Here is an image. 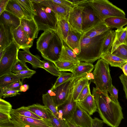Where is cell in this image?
<instances>
[{"mask_svg":"<svg viewBox=\"0 0 127 127\" xmlns=\"http://www.w3.org/2000/svg\"><path fill=\"white\" fill-rule=\"evenodd\" d=\"M85 77L89 81H91L94 79V75L93 72L87 73L85 75Z\"/></svg>","mask_w":127,"mask_h":127,"instance_id":"obj_59","label":"cell"},{"mask_svg":"<svg viewBox=\"0 0 127 127\" xmlns=\"http://www.w3.org/2000/svg\"><path fill=\"white\" fill-rule=\"evenodd\" d=\"M104 123L102 120L97 117H95L93 119L92 127H102Z\"/></svg>","mask_w":127,"mask_h":127,"instance_id":"obj_53","label":"cell"},{"mask_svg":"<svg viewBox=\"0 0 127 127\" xmlns=\"http://www.w3.org/2000/svg\"><path fill=\"white\" fill-rule=\"evenodd\" d=\"M110 30L100 35L91 38L82 33L80 52L76 56L80 62L92 63L101 58L103 45Z\"/></svg>","mask_w":127,"mask_h":127,"instance_id":"obj_2","label":"cell"},{"mask_svg":"<svg viewBox=\"0 0 127 127\" xmlns=\"http://www.w3.org/2000/svg\"><path fill=\"white\" fill-rule=\"evenodd\" d=\"M58 61L77 63H79L80 62L72 50L64 44L62 47L60 55Z\"/></svg>","mask_w":127,"mask_h":127,"instance_id":"obj_25","label":"cell"},{"mask_svg":"<svg viewBox=\"0 0 127 127\" xmlns=\"http://www.w3.org/2000/svg\"><path fill=\"white\" fill-rule=\"evenodd\" d=\"M12 108V105L10 103L0 98V112L10 114Z\"/></svg>","mask_w":127,"mask_h":127,"instance_id":"obj_45","label":"cell"},{"mask_svg":"<svg viewBox=\"0 0 127 127\" xmlns=\"http://www.w3.org/2000/svg\"><path fill=\"white\" fill-rule=\"evenodd\" d=\"M118 90L113 85L108 91L110 95L109 96L110 98L112 100L116 103L119 102L118 100Z\"/></svg>","mask_w":127,"mask_h":127,"instance_id":"obj_49","label":"cell"},{"mask_svg":"<svg viewBox=\"0 0 127 127\" xmlns=\"http://www.w3.org/2000/svg\"><path fill=\"white\" fill-rule=\"evenodd\" d=\"M5 10L15 15L20 19L24 18L23 10L16 0H9Z\"/></svg>","mask_w":127,"mask_h":127,"instance_id":"obj_33","label":"cell"},{"mask_svg":"<svg viewBox=\"0 0 127 127\" xmlns=\"http://www.w3.org/2000/svg\"><path fill=\"white\" fill-rule=\"evenodd\" d=\"M69 26V32L65 43L77 56L80 52L81 38L83 33L74 29L70 25Z\"/></svg>","mask_w":127,"mask_h":127,"instance_id":"obj_15","label":"cell"},{"mask_svg":"<svg viewBox=\"0 0 127 127\" xmlns=\"http://www.w3.org/2000/svg\"><path fill=\"white\" fill-rule=\"evenodd\" d=\"M11 120L18 127H53L50 120H39L20 115L13 111L10 112Z\"/></svg>","mask_w":127,"mask_h":127,"instance_id":"obj_7","label":"cell"},{"mask_svg":"<svg viewBox=\"0 0 127 127\" xmlns=\"http://www.w3.org/2000/svg\"><path fill=\"white\" fill-rule=\"evenodd\" d=\"M88 3L102 21L106 18L112 17L125 18V12L108 0H89Z\"/></svg>","mask_w":127,"mask_h":127,"instance_id":"obj_5","label":"cell"},{"mask_svg":"<svg viewBox=\"0 0 127 127\" xmlns=\"http://www.w3.org/2000/svg\"><path fill=\"white\" fill-rule=\"evenodd\" d=\"M93 73L94 79L91 80L96 88L108 95V91L113 85L109 64L103 59H99L94 66Z\"/></svg>","mask_w":127,"mask_h":127,"instance_id":"obj_4","label":"cell"},{"mask_svg":"<svg viewBox=\"0 0 127 127\" xmlns=\"http://www.w3.org/2000/svg\"><path fill=\"white\" fill-rule=\"evenodd\" d=\"M22 8L24 13V18L30 19L33 18L36 15L31 0H16Z\"/></svg>","mask_w":127,"mask_h":127,"instance_id":"obj_28","label":"cell"},{"mask_svg":"<svg viewBox=\"0 0 127 127\" xmlns=\"http://www.w3.org/2000/svg\"><path fill=\"white\" fill-rule=\"evenodd\" d=\"M0 24L11 31L17 28L21 24V19L4 10L0 15Z\"/></svg>","mask_w":127,"mask_h":127,"instance_id":"obj_16","label":"cell"},{"mask_svg":"<svg viewBox=\"0 0 127 127\" xmlns=\"http://www.w3.org/2000/svg\"><path fill=\"white\" fill-rule=\"evenodd\" d=\"M75 78L69 80L52 90L50 89L48 91L47 93L52 96L57 106L63 104L67 99L73 89Z\"/></svg>","mask_w":127,"mask_h":127,"instance_id":"obj_8","label":"cell"},{"mask_svg":"<svg viewBox=\"0 0 127 127\" xmlns=\"http://www.w3.org/2000/svg\"><path fill=\"white\" fill-rule=\"evenodd\" d=\"M92 92L97 110L104 123L111 127H118L124 118L119 103L115 102L108 95L96 88H93Z\"/></svg>","mask_w":127,"mask_h":127,"instance_id":"obj_1","label":"cell"},{"mask_svg":"<svg viewBox=\"0 0 127 127\" xmlns=\"http://www.w3.org/2000/svg\"><path fill=\"white\" fill-rule=\"evenodd\" d=\"M42 101L44 106L57 118L59 119L58 106L54 102L52 96L48 93L42 95Z\"/></svg>","mask_w":127,"mask_h":127,"instance_id":"obj_34","label":"cell"},{"mask_svg":"<svg viewBox=\"0 0 127 127\" xmlns=\"http://www.w3.org/2000/svg\"><path fill=\"white\" fill-rule=\"evenodd\" d=\"M68 1L71 3L74 6H78L85 2L88 0H68Z\"/></svg>","mask_w":127,"mask_h":127,"instance_id":"obj_56","label":"cell"},{"mask_svg":"<svg viewBox=\"0 0 127 127\" xmlns=\"http://www.w3.org/2000/svg\"><path fill=\"white\" fill-rule=\"evenodd\" d=\"M125 28H126V29L127 30V33L126 38L124 44H125L127 45V26Z\"/></svg>","mask_w":127,"mask_h":127,"instance_id":"obj_63","label":"cell"},{"mask_svg":"<svg viewBox=\"0 0 127 127\" xmlns=\"http://www.w3.org/2000/svg\"><path fill=\"white\" fill-rule=\"evenodd\" d=\"M56 31L49 30L44 31L37 39L36 42L37 49L43 55L48 48L53 37Z\"/></svg>","mask_w":127,"mask_h":127,"instance_id":"obj_19","label":"cell"},{"mask_svg":"<svg viewBox=\"0 0 127 127\" xmlns=\"http://www.w3.org/2000/svg\"><path fill=\"white\" fill-rule=\"evenodd\" d=\"M115 37V31L110 29L103 45L101 51V55L109 51L111 52Z\"/></svg>","mask_w":127,"mask_h":127,"instance_id":"obj_36","label":"cell"},{"mask_svg":"<svg viewBox=\"0 0 127 127\" xmlns=\"http://www.w3.org/2000/svg\"><path fill=\"white\" fill-rule=\"evenodd\" d=\"M110 29L103 22H101L83 32V34L91 38L100 35Z\"/></svg>","mask_w":127,"mask_h":127,"instance_id":"obj_26","label":"cell"},{"mask_svg":"<svg viewBox=\"0 0 127 127\" xmlns=\"http://www.w3.org/2000/svg\"><path fill=\"white\" fill-rule=\"evenodd\" d=\"M26 107L28 110L42 119L50 120L48 109L44 105L35 104Z\"/></svg>","mask_w":127,"mask_h":127,"instance_id":"obj_29","label":"cell"},{"mask_svg":"<svg viewBox=\"0 0 127 127\" xmlns=\"http://www.w3.org/2000/svg\"><path fill=\"white\" fill-rule=\"evenodd\" d=\"M53 2L61 5L69 12L75 6L68 0H51Z\"/></svg>","mask_w":127,"mask_h":127,"instance_id":"obj_48","label":"cell"},{"mask_svg":"<svg viewBox=\"0 0 127 127\" xmlns=\"http://www.w3.org/2000/svg\"><path fill=\"white\" fill-rule=\"evenodd\" d=\"M54 63L60 71H68L72 73L79 63L58 61Z\"/></svg>","mask_w":127,"mask_h":127,"instance_id":"obj_37","label":"cell"},{"mask_svg":"<svg viewBox=\"0 0 127 127\" xmlns=\"http://www.w3.org/2000/svg\"><path fill=\"white\" fill-rule=\"evenodd\" d=\"M69 25L65 19L58 20L55 31L63 42L65 43L69 31Z\"/></svg>","mask_w":127,"mask_h":127,"instance_id":"obj_23","label":"cell"},{"mask_svg":"<svg viewBox=\"0 0 127 127\" xmlns=\"http://www.w3.org/2000/svg\"><path fill=\"white\" fill-rule=\"evenodd\" d=\"M90 84V83H89L85 86L79 95L76 102L83 100L91 93Z\"/></svg>","mask_w":127,"mask_h":127,"instance_id":"obj_47","label":"cell"},{"mask_svg":"<svg viewBox=\"0 0 127 127\" xmlns=\"http://www.w3.org/2000/svg\"><path fill=\"white\" fill-rule=\"evenodd\" d=\"M87 0L80 5L82 12V28L83 32L102 21L96 15Z\"/></svg>","mask_w":127,"mask_h":127,"instance_id":"obj_9","label":"cell"},{"mask_svg":"<svg viewBox=\"0 0 127 127\" xmlns=\"http://www.w3.org/2000/svg\"><path fill=\"white\" fill-rule=\"evenodd\" d=\"M9 0H0V15L5 10Z\"/></svg>","mask_w":127,"mask_h":127,"instance_id":"obj_54","label":"cell"},{"mask_svg":"<svg viewBox=\"0 0 127 127\" xmlns=\"http://www.w3.org/2000/svg\"><path fill=\"white\" fill-rule=\"evenodd\" d=\"M11 119L10 114L0 112V124L8 122Z\"/></svg>","mask_w":127,"mask_h":127,"instance_id":"obj_52","label":"cell"},{"mask_svg":"<svg viewBox=\"0 0 127 127\" xmlns=\"http://www.w3.org/2000/svg\"><path fill=\"white\" fill-rule=\"evenodd\" d=\"M18 91L7 88L1 89L0 88V98L11 97L20 94Z\"/></svg>","mask_w":127,"mask_h":127,"instance_id":"obj_43","label":"cell"},{"mask_svg":"<svg viewBox=\"0 0 127 127\" xmlns=\"http://www.w3.org/2000/svg\"><path fill=\"white\" fill-rule=\"evenodd\" d=\"M18 47L13 40L4 49L3 55L0 60V77L11 73L13 66L19 59Z\"/></svg>","mask_w":127,"mask_h":127,"instance_id":"obj_6","label":"cell"},{"mask_svg":"<svg viewBox=\"0 0 127 127\" xmlns=\"http://www.w3.org/2000/svg\"><path fill=\"white\" fill-rule=\"evenodd\" d=\"M31 1L37 3H40L43 0H31Z\"/></svg>","mask_w":127,"mask_h":127,"instance_id":"obj_62","label":"cell"},{"mask_svg":"<svg viewBox=\"0 0 127 127\" xmlns=\"http://www.w3.org/2000/svg\"><path fill=\"white\" fill-rule=\"evenodd\" d=\"M111 53L122 59L127 61V45L124 44L121 45Z\"/></svg>","mask_w":127,"mask_h":127,"instance_id":"obj_41","label":"cell"},{"mask_svg":"<svg viewBox=\"0 0 127 127\" xmlns=\"http://www.w3.org/2000/svg\"><path fill=\"white\" fill-rule=\"evenodd\" d=\"M29 88V85L27 84H25L21 86L20 88L19 91L20 92H25L28 90Z\"/></svg>","mask_w":127,"mask_h":127,"instance_id":"obj_58","label":"cell"},{"mask_svg":"<svg viewBox=\"0 0 127 127\" xmlns=\"http://www.w3.org/2000/svg\"><path fill=\"white\" fill-rule=\"evenodd\" d=\"M122 69L124 73V74L127 77V63L123 65Z\"/></svg>","mask_w":127,"mask_h":127,"instance_id":"obj_60","label":"cell"},{"mask_svg":"<svg viewBox=\"0 0 127 127\" xmlns=\"http://www.w3.org/2000/svg\"><path fill=\"white\" fill-rule=\"evenodd\" d=\"M20 25L23 27L31 42L37 38L39 31L38 26L34 19H29L24 18L21 19Z\"/></svg>","mask_w":127,"mask_h":127,"instance_id":"obj_17","label":"cell"},{"mask_svg":"<svg viewBox=\"0 0 127 127\" xmlns=\"http://www.w3.org/2000/svg\"><path fill=\"white\" fill-rule=\"evenodd\" d=\"M65 121L66 127H80L77 126L71 119Z\"/></svg>","mask_w":127,"mask_h":127,"instance_id":"obj_57","label":"cell"},{"mask_svg":"<svg viewBox=\"0 0 127 127\" xmlns=\"http://www.w3.org/2000/svg\"><path fill=\"white\" fill-rule=\"evenodd\" d=\"M94 68L92 63L80 62L72 73L74 78H78L91 72Z\"/></svg>","mask_w":127,"mask_h":127,"instance_id":"obj_27","label":"cell"},{"mask_svg":"<svg viewBox=\"0 0 127 127\" xmlns=\"http://www.w3.org/2000/svg\"><path fill=\"white\" fill-rule=\"evenodd\" d=\"M36 73V71H35L29 69L18 72L15 73L21 79V81L23 82L24 79L31 78Z\"/></svg>","mask_w":127,"mask_h":127,"instance_id":"obj_46","label":"cell"},{"mask_svg":"<svg viewBox=\"0 0 127 127\" xmlns=\"http://www.w3.org/2000/svg\"><path fill=\"white\" fill-rule=\"evenodd\" d=\"M85 75L76 78L74 79L73 96L76 101L83 89L89 83V81L86 78Z\"/></svg>","mask_w":127,"mask_h":127,"instance_id":"obj_30","label":"cell"},{"mask_svg":"<svg viewBox=\"0 0 127 127\" xmlns=\"http://www.w3.org/2000/svg\"><path fill=\"white\" fill-rule=\"evenodd\" d=\"M40 3L47 6L54 12L58 21L64 19L67 20L69 12L61 5L51 0H43Z\"/></svg>","mask_w":127,"mask_h":127,"instance_id":"obj_20","label":"cell"},{"mask_svg":"<svg viewBox=\"0 0 127 127\" xmlns=\"http://www.w3.org/2000/svg\"><path fill=\"white\" fill-rule=\"evenodd\" d=\"M12 110L14 112L20 115L37 119H43L28 110L25 106H23L16 109H12Z\"/></svg>","mask_w":127,"mask_h":127,"instance_id":"obj_40","label":"cell"},{"mask_svg":"<svg viewBox=\"0 0 127 127\" xmlns=\"http://www.w3.org/2000/svg\"><path fill=\"white\" fill-rule=\"evenodd\" d=\"M119 78L123 85L125 97L127 99V77L122 74L119 77Z\"/></svg>","mask_w":127,"mask_h":127,"instance_id":"obj_50","label":"cell"},{"mask_svg":"<svg viewBox=\"0 0 127 127\" xmlns=\"http://www.w3.org/2000/svg\"><path fill=\"white\" fill-rule=\"evenodd\" d=\"M93 119L90 115L77 103L75 110L71 119L73 122L80 127H92Z\"/></svg>","mask_w":127,"mask_h":127,"instance_id":"obj_12","label":"cell"},{"mask_svg":"<svg viewBox=\"0 0 127 127\" xmlns=\"http://www.w3.org/2000/svg\"><path fill=\"white\" fill-rule=\"evenodd\" d=\"M21 79L15 73H11L0 77V88L4 89Z\"/></svg>","mask_w":127,"mask_h":127,"instance_id":"obj_35","label":"cell"},{"mask_svg":"<svg viewBox=\"0 0 127 127\" xmlns=\"http://www.w3.org/2000/svg\"><path fill=\"white\" fill-rule=\"evenodd\" d=\"M48 111L51 122L53 127H66L65 121L57 118L48 109Z\"/></svg>","mask_w":127,"mask_h":127,"instance_id":"obj_42","label":"cell"},{"mask_svg":"<svg viewBox=\"0 0 127 127\" xmlns=\"http://www.w3.org/2000/svg\"><path fill=\"white\" fill-rule=\"evenodd\" d=\"M115 37L112 46L111 52L112 53L119 46L124 44L127 33L125 27L117 29L115 31Z\"/></svg>","mask_w":127,"mask_h":127,"instance_id":"obj_32","label":"cell"},{"mask_svg":"<svg viewBox=\"0 0 127 127\" xmlns=\"http://www.w3.org/2000/svg\"><path fill=\"white\" fill-rule=\"evenodd\" d=\"M42 68L45 69L53 75L59 77L61 72L60 71L52 62L42 61Z\"/></svg>","mask_w":127,"mask_h":127,"instance_id":"obj_38","label":"cell"},{"mask_svg":"<svg viewBox=\"0 0 127 127\" xmlns=\"http://www.w3.org/2000/svg\"><path fill=\"white\" fill-rule=\"evenodd\" d=\"M105 61L111 66L118 67L122 69L127 61L122 59L115 56L109 51L101 55V58Z\"/></svg>","mask_w":127,"mask_h":127,"instance_id":"obj_24","label":"cell"},{"mask_svg":"<svg viewBox=\"0 0 127 127\" xmlns=\"http://www.w3.org/2000/svg\"><path fill=\"white\" fill-rule=\"evenodd\" d=\"M0 127H18L11 120L6 122L0 124Z\"/></svg>","mask_w":127,"mask_h":127,"instance_id":"obj_55","label":"cell"},{"mask_svg":"<svg viewBox=\"0 0 127 127\" xmlns=\"http://www.w3.org/2000/svg\"><path fill=\"white\" fill-rule=\"evenodd\" d=\"M73 89L66 101L63 104L58 106L59 119L66 121L72 118L77 104L73 96Z\"/></svg>","mask_w":127,"mask_h":127,"instance_id":"obj_11","label":"cell"},{"mask_svg":"<svg viewBox=\"0 0 127 127\" xmlns=\"http://www.w3.org/2000/svg\"><path fill=\"white\" fill-rule=\"evenodd\" d=\"M74 78L72 73L61 72L60 75L58 77L56 81L50 90H52L57 87L69 80Z\"/></svg>","mask_w":127,"mask_h":127,"instance_id":"obj_39","label":"cell"},{"mask_svg":"<svg viewBox=\"0 0 127 127\" xmlns=\"http://www.w3.org/2000/svg\"><path fill=\"white\" fill-rule=\"evenodd\" d=\"M32 1L36 14L33 19L38 26L39 31L44 32L49 30H55L58 20L54 12L40 3Z\"/></svg>","mask_w":127,"mask_h":127,"instance_id":"obj_3","label":"cell"},{"mask_svg":"<svg viewBox=\"0 0 127 127\" xmlns=\"http://www.w3.org/2000/svg\"><path fill=\"white\" fill-rule=\"evenodd\" d=\"M76 102L90 116L93 115L97 110L95 99L91 93L83 100L77 101Z\"/></svg>","mask_w":127,"mask_h":127,"instance_id":"obj_21","label":"cell"},{"mask_svg":"<svg viewBox=\"0 0 127 127\" xmlns=\"http://www.w3.org/2000/svg\"><path fill=\"white\" fill-rule=\"evenodd\" d=\"M13 40L19 49L30 48L33 45L28 35L20 25L17 28L11 31Z\"/></svg>","mask_w":127,"mask_h":127,"instance_id":"obj_13","label":"cell"},{"mask_svg":"<svg viewBox=\"0 0 127 127\" xmlns=\"http://www.w3.org/2000/svg\"><path fill=\"white\" fill-rule=\"evenodd\" d=\"M13 40L11 31L6 28L3 24H0V51L4 50Z\"/></svg>","mask_w":127,"mask_h":127,"instance_id":"obj_22","label":"cell"},{"mask_svg":"<svg viewBox=\"0 0 127 127\" xmlns=\"http://www.w3.org/2000/svg\"><path fill=\"white\" fill-rule=\"evenodd\" d=\"M29 49H25L23 51L19 50L18 54L19 59L25 63H30L34 68H42V61L38 56L32 54L30 51Z\"/></svg>","mask_w":127,"mask_h":127,"instance_id":"obj_18","label":"cell"},{"mask_svg":"<svg viewBox=\"0 0 127 127\" xmlns=\"http://www.w3.org/2000/svg\"><path fill=\"white\" fill-rule=\"evenodd\" d=\"M22 85V82L20 80L13 83L4 88L11 89L19 91L20 87Z\"/></svg>","mask_w":127,"mask_h":127,"instance_id":"obj_51","label":"cell"},{"mask_svg":"<svg viewBox=\"0 0 127 127\" xmlns=\"http://www.w3.org/2000/svg\"><path fill=\"white\" fill-rule=\"evenodd\" d=\"M67 21L73 29L81 33H83L81 7L80 5L74 6L71 10L68 16Z\"/></svg>","mask_w":127,"mask_h":127,"instance_id":"obj_14","label":"cell"},{"mask_svg":"<svg viewBox=\"0 0 127 127\" xmlns=\"http://www.w3.org/2000/svg\"><path fill=\"white\" fill-rule=\"evenodd\" d=\"M110 29L123 28L127 25V18L118 17H112L105 19L103 21Z\"/></svg>","mask_w":127,"mask_h":127,"instance_id":"obj_31","label":"cell"},{"mask_svg":"<svg viewBox=\"0 0 127 127\" xmlns=\"http://www.w3.org/2000/svg\"><path fill=\"white\" fill-rule=\"evenodd\" d=\"M64 44L56 31L48 48L41 56L46 61L54 63L58 61Z\"/></svg>","mask_w":127,"mask_h":127,"instance_id":"obj_10","label":"cell"},{"mask_svg":"<svg viewBox=\"0 0 127 127\" xmlns=\"http://www.w3.org/2000/svg\"><path fill=\"white\" fill-rule=\"evenodd\" d=\"M4 50L0 51V60L1 59L3 55Z\"/></svg>","mask_w":127,"mask_h":127,"instance_id":"obj_61","label":"cell"},{"mask_svg":"<svg viewBox=\"0 0 127 127\" xmlns=\"http://www.w3.org/2000/svg\"><path fill=\"white\" fill-rule=\"evenodd\" d=\"M30 69L26 65V63L19 59L15 63L12 70L11 72L14 73Z\"/></svg>","mask_w":127,"mask_h":127,"instance_id":"obj_44","label":"cell"}]
</instances>
